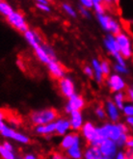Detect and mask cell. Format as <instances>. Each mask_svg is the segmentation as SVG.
Masks as SVG:
<instances>
[{
    "mask_svg": "<svg viewBox=\"0 0 133 159\" xmlns=\"http://www.w3.org/2000/svg\"><path fill=\"white\" fill-rule=\"evenodd\" d=\"M58 118V112L54 108H45L42 110L33 111L30 114L31 123L36 126L40 125L49 124L55 121Z\"/></svg>",
    "mask_w": 133,
    "mask_h": 159,
    "instance_id": "1",
    "label": "cell"
},
{
    "mask_svg": "<svg viewBox=\"0 0 133 159\" xmlns=\"http://www.w3.org/2000/svg\"><path fill=\"white\" fill-rule=\"evenodd\" d=\"M116 40L119 44L120 53L126 59H130L133 57V39L126 32H120L116 36Z\"/></svg>",
    "mask_w": 133,
    "mask_h": 159,
    "instance_id": "2",
    "label": "cell"
},
{
    "mask_svg": "<svg viewBox=\"0 0 133 159\" xmlns=\"http://www.w3.org/2000/svg\"><path fill=\"white\" fill-rule=\"evenodd\" d=\"M97 18L98 21L99 23V25L101 26V28L104 30L108 32L109 34L112 35H117L120 32H122V26L119 23L118 20H116L115 18H113L112 16L104 14H99L97 15Z\"/></svg>",
    "mask_w": 133,
    "mask_h": 159,
    "instance_id": "3",
    "label": "cell"
},
{
    "mask_svg": "<svg viewBox=\"0 0 133 159\" xmlns=\"http://www.w3.org/2000/svg\"><path fill=\"white\" fill-rule=\"evenodd\" d=\"M6 20L12 27H14L15 29H16L17 31H20L21 33H24L25 31L29 29L27 21L25 20L23 15L21 12L14 11L10 16L6 17Z\"/></svg>",
    "mask_w": 133,
    "mask_h": 159,
    "instance_id": "4",
    "label": "cell"
},
{
    "mask_svg": "<svg viewBox=\"0 0 133 159\" xmlns=\"http://www.w3.org/2000/svg\"><path fill=\"white\" fill-rule=\"evenodd\" d=\"M106 84L109 90L113 93L123 92L126 89V83L119 73H112L106 77Z\"/></svg>",
    "mask_w": 133,
    "mask_h": 159,
    "instance_id": "5",
    "label": "cell"
},
{
    "mask_svg": "<svg viewBox=\"0 0 133 159\" xmlns=\"http://www.w3.org/2000/svg\"><path fill=\"white\" fill-rule=\"evenodd\" d=\"M58 89L61 95L66 98H69L71 96H73L75 93V85L73 80L70 76H64L61 79L58 80Z\"/></svg>",
    "mask_w": 133,
    "mask_h": 159,
    "instance_id": "6",
    "label": "cell"
},
{
    "mask_svg": "<svg viewBox=\"0 0 133 159\" xmlns=\"http://www.w3.org/2000/svg\"><path fill=\"white\" fill-rule=\"evenodd\" d=\"M85 105H86V101L84 98L78 93H74L73 96L68 98L65 106V112L66 114H70L73 111H81Z\"/></svg>",
    "mask_w": 133,
    "mask_h": 159,
    "instance_id": "7",
    "label": "cell"
},
{
    "mask_svg": "<svg viewBox=\"0 0 133 159\" xmlns=\"http://www.w3.org/2000/svg\"><path fill=\"white\" fill-rule=\"evenodd\" d=\"M0 134H1L2 137H4L6 139L13 140V141L17 142L20 144L26 145V144H28L30 142V138L28 137L26 134L18 132V131H16V130H15L14 128L8 126V125L5 127V129Z\"/></svg>",
    "mask_w": 133,
    "mask_h": 159,
    "instance_id": "8",
    "label": "cell"
},
{
    "mask_svg": "<svg viewBox=\"0 0 133 159\" xmlns=\"http://www.w3.org/2000/svg\"><path fill=\"white\" fill-rule=\"evenodd\" d=\"M99 151L103 157L114 159L118 152V145L111 139H106L99 146Z\"/></svg>",
    "mask_w": 133,
    "mask_h": 159,
    "instance_id": "9",
    "label": "cell"
},
{
    "mask_svg": "<svg viewBox=\"0 0 133 159\" xmlns=\"http://www.w3.org/2000/svg\"><path fill=\"white\" fill-rule=\"evenodd\" d=\"M47 69H48L50 76L53 79H56L57 81L66 75V68L56 59L51 60L47 64Z\"/></svg>",
    "mask_w": 133,
    "mask_h": 159,
    "instance_id": "10",
    "label": "cell"
},
{
    "mask_svg": "<svg viewBox=\"0 0 133 159\" xmlns=\"http://www.w3.org/2000/svg\"><path fill=\"white\" fill-rule=\"evenodd\" d=\"M97 127L98 126H96L93 123H91V121H86V123H84L82 128L80 129L81 136L89 145H91L94 142V138H96Z\"/></svg>",
    "mask_w": 133,
    "mask_h": 159,
    "instance_id": "11",
    "label": "cell"
},
{
    "mask_svg": "<svg viewBox=\"0 0 133 159\" xmlns=\"http://www.w3.org/2000/svg\"><path fill=\"white\" fill-rule=\"evenodd\" d=\"M80 141H81V137L77 131L69 132L66 135L62 136V140L60 142V148L63 151H66V149L72 147L74 144H76Z\"/></svg>",
    "mask_w": 133,
    "mask_h": 159,
    "instance_id": "12",
    "label": "cell"
},
{
    "mask_svg": "<svg viewBox=\"0 0 133 159\" xmlns=\"http://www.w3.org/2000/svg\"><path fill=\"white\" fill-rule=\"evenodd\" d=\"M104 108H105L107 118L110 120V121H112V123H119V120L121 119V113H120L121 110L114 103V101L107 100L105 102Z\"/></svg>",
    "mask_w": 133,
    "mask_h": 159,
    "instance_id": "13",
    "label": "cell"
},
{
    "mask_svg": "<svg viewBox=\"0 0 133 159\" xmlns=\"http://www.w3.org/2000/svg\"><path fill=\"white\" fill-rule=\"evenodd\" d=\"M55 123V134L59 135V136H64L66 133L70 132V130L71 129V123L70 120L61 117V118H57Z\"/></svg>",
    "mask_w": 133,
    "mask_h": 159,
    "instance_id": "14",
    "label": "cell"
},
{
    "mask_svg": "<svg viewBox=\"0 0 133 159\" xmlns=\"http://www.w3.org/2000/svg\"><path fill=\"white\" fill-rule=\"evenodd\" d=\"M70 115V123L72 131H80L84 125V119L81 111H73Z\"/></svg>",
    "mask_w": 133,
    "mask_h": 159,
    "instance_id": "15",
    "label": "cell"
},
{
    "mask_svg": "<svg viewBox=\"0 0 133 159\" xmlns=\"http://www.w3.org/2000/svg\"><path fill=\"white\" fill-rule=\"evenodd\" d=\"M104 43V48L105 49L112 55L114 56L117 53H120V49H119V44L117 43L116 40V37L115 35H112V34H108L105 38H104L103 41Z\"/></svg>",
    "mask_w": 133,
    "mask_h": 159,
    "instance_id": "16",
    "label": "cell"
},
{
    "mask_svg": "<svg viewBox=\"0 0 133 159\" xmlns=\"http://www.w3.org/2000/svg\"><path fill=\"white\" fill-rule=\"evenodd\" d=\"M23 35H24V38H25L26 42L29 43V45L33 49L43 43L39 34L32 29H28L27 31H25L23 33Z\"/></svg>",
    "mask_w": 133,
    "mask_h": 159,
    "instance_id": "17",
    "label": "cell"
},
{
    "mask_svg": "<svg viewBox=\"0 0 133 159\" xmlns=\"http://www.w3.org/2000/svg\"><path fill=\"white\" fill-rule=\"evenodd\" d=\"M66 152L68 157H70L71 159H83L84 152H83V148L81 146V141L76 144H74L70 148H68L66 151Z\"/></svg>",
    "mask_w": 133,
    "mask_h": 159,
    "instance_id": "18",
    "label": "cell"
},
{
    "mask_svg": "<svg viewBox=\"0 0 133 159\" xmlns=\"http://www.w3.org/2000/svg\"><path fill=\"white\" fill-rule=\"evenodd\" d=\"M35 131L37 134L42 136H50L55 133V123L52 121V123L49 124L36 125Z\"/></svg>",
    "mask_w": 133,
    "mask_h": 159,
    "instance_id": "19",
    "label": "cell"
},
{
    "mask_svg": "<svg viewBox=\"0 0 133 159\" xmlns=\"http://www.w3.org/2000/svg\"><path fill=\"white\" fill-rule=\"evenodd\" d=\"M34 51H35V54L38 57V59H39L43 64L47 65L51 60H53L49 56V54L47 53V51L45 50L44 46V43L40 44L39 46H37L36 48H34Z\"/></svg>",
    "mask_w": 133,
    "mask_h": 159,
    "instance_id": "20",
    "label": "cell"
},
{
    "mask_svg": "<svg viewBox=\"0 0 133 159\" xmlns=\"http://www.w3.org/2000/svg\"><path fill=\"white\" fill-rule=\"evenodd\" d=\"M92 68L94 70V78L99 84H101L104 80V75L102 73V70L100 67V61L99 59H93L92 60Z\"/></svg>",
    "mask_w": 133,
    "mask_h": 159,
    "instance_id": "21",
    "label": "cell"
},
{
    "mask_svg": "<svg viewBox=\"0 0 133 159\" xmlns=\"http://www.w3.org/2000/svg\"><path fill=\"white\" fill-rule=\"evenodd\" d=\"M103 156L99 151V148L96 146H90L84 151L83 159H101Z\"/></svg>",
    "mask_w": 133,
    "mask_h": 159,
    "instance_id": "22",
    "label": "cell"
},
{
    "mask_svg": "<svg viewBox=\"0 0 133 159\" xmlns=\"http://www.w3.org/2000/svg\"><path fill=\"white\" fill-rule=\"evenodd\" d=\"M127 100L126 98V93L123 92H118V93H115V95L113 97V101L114 103L117 105V107L122 111V108L125 107L126 105V101Z\"/></svg>",
    "mask_w": 133,
    "mask_h": 159,
    "instance_id": "23",
    "label": "cell"
},
{
    "mask_svg": "<svg viewBox=\"0 0 133 159\" xmlns=\"http://www.w3.org/2000/svg\"><path fill=\"white\" fill-rule=\"evenodd\" d=\"M13 12H14V9L10 4L7 3L5 0L0 1V15H2L3 16L7 17V16H10Z\"/></svg>",
    "mask_w": 133,
    "mask_h": 159,
    "instance_id": "24",
    "label": "cell"
},
{
    "mask_svg": "<svg viewBox=\"0 0 133 159\" xmlns=\"http://www.w3.org/2000/svg\"><path fill=\"white\" fill-rule=\"evenodd\" d=\"M0 157L2 159H16L15 152L6 148L2 144H0Z\"/></svg>",
    "mask_w": 133,
    "mask_h": 159,
    "instance_id": "25",
    "label": "cell"
},
{
    "mask_svg": "<svg viewBox=\"0 0 133 159\" xmlns=\"http://www.w3.org/2000/svg\"><path fill=\"white\" fill-rule=\"evenodd\" d=\"M100 67H101V70H102V73L104 77H107L111 74V70H112V67L109 63L108 60L106 59H103L100 61Z\"/></svg>",
    "mask_w": 133,
    "mask_h": 159,
    "instance_id": "26",
    "label": "cell"
},
{
    "mask_svg": "<svg viewBox=\"0 0 133 159\" xmlns=\"http://www.w3.org/2000/svg\"><path fill=\"white\" fill-rule=\"evenodd\" d=\"M113 69L116 73H119L121 75H125V74L128 73V69L126 67V65H120V64L115 63L113 66Z\"/></svg>",
    "mask_w": 133,
    "mask_h": 159,
    "instance_id": "27",
    "label": "cell"
},
{
    "mask_svg": "<svg viewBox=\"0 0 133 159\" xmlns=\"http://www.w3.org/2000/svg\"><path fill=\"white\" fill-rule=\"evenodd\" d=\"M62 9H63V11L68 16H70L71 17H76V12H75V10L72 8V6L70 5L69 3H63Z\"/></svg>",
    "mask_w": 133,
    "mask_h": 159,
    "instance_id": "28",
    "label": "cell"
},
{
    "mask_svg": "<svg viewBox=\"0 0 133 159\" xmlns=\"http://www.w3.org/2000/svg\"><path fill=\"white\" fill-rule=\"evenodd\" d=\"M94 114L99 120H105L107 118L105 108L103 106H97L96 109H94Z\"/></svg>",
    "mask_w": 133,
    "mask_h": 159,
    "instance_id": "29",
    "label": "cell"
},
{
    "mask_svg": "<svg viewBox=\"0 0 133 159\" xmlns=\"http://www.w3.org/2000/svg\"><path fill=\"white\" fill-rule=\"evenodd\" d=\"M93 9H94V11L97 13V15L105 13V5H104L103 3H99V2L94 3Z\"/></svg>",
    "mask_w": 133,
    "mask_h": 159,
    "instance_id": "30",
    "label": "cell"
},
{
    "mask_svg": "<svg viewBox=\"0 0 133 159\" xmlns=\"http://www.w3.org/2000/svg\"><path fill=\"white\" fill-rule=\"evenodd\" d=\"M122 113L125 114L126 117H131L133 116V103L131 104H126L125 107L122 108Z\"/></svg>",
    "mask_w": 133,
    "mask_h": 159,
    "instance_id": "31",
    "label": "cell"
},
{
    "mask_svg": "<svg viewBox=\"0 0 133 159\" xmlns=\"http://www.w3.org/2000/svg\"><path fill=\"white\" fill-rule=\"evenodd\" d=\"M36 7L38 8V10H40L44 13H49L51 11L48 3H36Z\"/></svg>",
    "mask_w": 133,
    "mask_h": 159,
    "instance_id": "32",
    "label": "cell"
},
{
    "mask_svg": "<svg viewBox=\"0 0 133 159\" xmlns=\"http://www.w3.org/2000/svg\"><path fill=\"white\" fill-rule=\"evenodd\" d=\"M83 72L85 73V75H87L88 77L92 78L94 77V70H93V68L92 66H88V65H85L83 67Z\"/></svg>",
    "mask_w": 133,
    "mask_h": 159,
    "instance_id": "33",
    "label": "cell"
},
{
    "mask_svg": "<svg viewBox=\"0 0 133 159\" xmlns=\"http://www.w3.org/2000/svg\"><path fill=\"white\" fill-rule=\"evenodd\" d=\"M79 13H80V14H81V16H84V17L89 18V17L91 16L90 10H89V9H87V8L83 7V6H80V7H79Z\"/></svg>",
    "mask_w": 133,
    "mask_h": 159,
    "instance_id": "34",
    "label": "cell"
},
{
    "mask_svg": "<svg viewBox=\"0 0 133 159\" xmlns=\"http://www.w3.org/2000/svg\"><path fill=\"white\" fill-rule=\"evenodd\" d=\"M80 3H81V6L89 9V10L93 9V6H94L93 0H80Z\"/></svg>",
    "mask_w": 133,
    "mask_h": 159,
    "instance_id": "35",
    "label": "cell"
},
{
    "mask_svg": "<svg viewBox=\"0 0 133 159\" xmlns=\"http://www.w3.org/2000/svg\"><path fill=\"white\" fill-rule=\"evenodd\" d=\"M126 95L127 100H129V101L131 102V103H133V86L128 87V88L126 89Z\"/></svg>",
    "mask_w": 133,
    "mask_h": 159,
    "instance_id": "36",
    "label": "cell"
},
{
    "mask_svg": "<svg viewBox=\"0 0 133 159\" xmlns=\"http://www.w3.org/2000/svg\"><path fill=\"white\" fill-rule=\"evenodd\" d=\"M8 118V114H7V110L0 108V121L2 120H6Z\"/></svg>",
    "mask_w": 133,
    "mask_h": 159,
    "instance_id": "37",
    "label": "cell"
},
{
    "mask_svg": "<svg viewBox=\"0 0 133 159\" xmlns=\"http://www.w3.org/2000/svg\"><path fill=\"white\" fill-rule=\"evenodd\" d=\"M114 159H129V157L127 156V154L126 152H117V154Z\"/></svg>",
    "mask_w": 133,
    "mask_h": 159,
    "instance_id": "38",
    "label": "cell"
},
{
    "mask_svg": "<svg viewBox=\"0 0 133 159\" xmlns=\"http://www.w3.org/2000/svg\"><path fill=\"white\" fill-rule=\"evenodd\" d=\"M126 147L127 149H130V151H133V137H129L128 140L126 143Z\"/></svg>",
    "mask_w": 133,
    "mask_h": 159,
    "instance_id": "39",
    "label": "cell"
},
{
    "mask_svg": "<svg viewBox=\"0 0 133 159\" xmlns=\"http://www.w3.org/2000/svg\"><path fill=\"white\" fill-rule=\"evenodd\" d=\"M2 145H3L6 148L10 149V151L15 152V148H14V146L12 145V143H11V142H9V141H4V142L2 143Z\"/></svg>",
    "mask_w": 133,
    "mask_h": 159,
    "instance_id": "40",
    "label": "cell"
},
{
    "mask_svg": "<svg viewBox=\"0 0 133 159\" xmlns=\"http://www.w3.org/2000/svg\"><path fill=\"white\" fill-rule=\"evenodd\" d=\"M126 125L131 128V131L133 132V116H131V117H126Z\"/></svg>",
    "mask_w": 133,
    "mask_h": 159,
    "instance_id": "41",
    "label": "cell"
},
{
    "mask_svg": "<svg viewBox=\"0 0 133 159\" xmlns=\"http://www.w3.org/2000/svg\"><path fill=\"white\" fill-rule=\"evenodd\" d=\"M64 156L60 152H54L51 156V159H63Z\"/></svg>",
    "mask_w": 133,
    "mask_h": 159,
    "instance_id": "42",
    "label": "cell"
},
{
    "mask_svg": "<svg viewBox=\"0 0 133 159\" xmlns=\"http://www.w3.org/2000/svg\"><path fill=\"white\" fill-rule=\"evenodd\" d=\"M22 159H38V157L33 153H27L23 156Z\"/></svg>",
    "mask_w": 133,
    "mask_h": 159,
    "instance_id": "43",
    "label": "cell"
},
{
    "mask_svg": "<svg viewBox=\"0 0 133 159\" xmlns=\"http://www.w3.org/2000/svg\"><path fill=\"white\" fill-rule=\"evenodd\" d=\"M36 1V3H48V0H34Z\"/></svg>",
    "mask_w": 133,
    "mask_h": 159,
    "instance_id": "44",
    "label": "cell"
},
{
    "mask_svg": "<svg viewBox=\"0 0 133 159\" xmlns=\"http://www.w3.org/2000/svg\"><path fill=\"white\" fill-rule=\"evenodd\" d=\"M63 159H71V158H70V157H64Z\"/></svg>",
    "mask_w": 133,
    "mask_h": 159,
    "instance_id": "45",
    "label": "cell"
},
{
    "mask_svg": "<svg viewBox=\"0 0 133 159\" xmlns=\"http://www.w3.org/2000/svg\"><path fill=\"white\" fill-rule=\"evenodd\" d=\"M101 159H111V158H105V157H102Z\"/></svg>",
    "mask_w": 133,
    "mask_h": 159,
    "instance_id": "46",
    "label": "cell"
},
{
    "mask_svg": "<svg viewBox=\"0 0 133 159\" xmlns=\"http://www.w3.org/2000/svg\"><path fill=\"white\" fill-rule=\"evenodd\" d=\"M48 1H51V0H48Z\"/></svg>",
    "mask_w": 133,
    "mask_h": 159,
    "instance_id": "47",
    "label": "cell"
},
{
    "mask_svg": "<svg viewBox=\"0 0 133 159\" xmlns=\"http://www.w3.org/2000/svg\"><path fill=\"white\" fill-rule=\"evenodd\" d=\"M0 1H2V0H0Z\"/></svg>",
    "mask_w": 133,
    "mask_h": 159,
    "instance_id": "48",
    "label": "cell"
}]
</instances>
